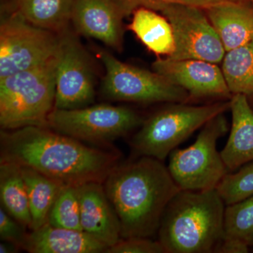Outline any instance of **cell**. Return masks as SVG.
Masks as SVG:
<instances>
[{"mask_svg": "<svg viewBox=\"0 0 253 253\" xmlns=\"http://www.w3.org/2000/svg\"><path fill=\"white\" fill-rule=\"evenodd\" d=\"M59 55L27 71L0 78V126L12 130L46 126L54 109Z\"/></svg>", "mask_w": 253, "mask_h": 253, "instance_id": "obj_4", "label": "cell"}, {"mask_svg": "<svg viewBox=\"0 0 253 253\" xmlns=\"http://www.w3.org/2000/svg\"><path fill=\"white\" fill-rule=\"evenodd\" d=\"M103 184L119 218L121 239L154 236L181 190L163 161L147 156L120 163Z\"/></svg>", "mask_w": 253, "mask_h": 253, "instance_id": "obj_2", "label": "cell"}, {"mask_svg": "<svg viewBox=\"0 0 253 253\" xmlns=\"http://www.w3.org/2000/svg\"><path fill=\"white\" fill-rule=\"evenodd\" d=\"M21 250L18 245L10 241H2L0 244V253H16Z\"/></svg>", "mask_w": 253, "mask_h": 253, "instance_id": "obj_29", "label": "cell"}, {"mask_svg": "<svg viewBox=\"0 0 253 253\" xmlns=\"http://www.w3.org/2000/svg\"><path fill=\"white\" fill-rule=\"evenodd\" d=\"M82 229L108 249L121 239V224L104 184L86 183L78 186Z\"/></svg>", "mask_w": 253, "mask_h": 253, "instance_id": "obj_14", "label": "cell"}, {"mask_svg": "<svg viewBox=\"0 0 253 253\" xmlns=\"http://www.w3.org/2000/svg\"><path fill=\"white\" fill-rule=\"evenodd\" d=\"M221 70L232 95L244 94L253 100V39L226 51Z\"/></svg>", "mask_w": 253, "mask_h": 253, "instance_id": "obj_23", "label": "cell"}, {"mask_svg": "<svg viewBox=\"0 0 253 253\" xmlns=\"http://www.w3.org/2000/svg\"><path fill=\"white\" fill-rule=\"evenodd\" d=\"M249 245L250 248L253 247V236H252V238H251V239H250Z\"/></svg>", "mask_w": 253, "mask_h": 253, "instance_id": "obj_30", "label": "cell"}, {"mask_svg": "<svg viewBox=\"0 0 253 253\" xmlns=\"http://www.w3.org/2000/svg\"><path fill=\"white\" fill-rule=\"evenodd\" d=\"M153 71L187 91L191 99L232 97L222 70L216 63L199 59L159 58L152 64Z\"/></svg>", "mask_w": 253, "mask_h": 253, "instance_id": "obj_12", "label": "cell"}, {"mask_svg": "<svg viewBox=\"0 0 253 253\" xmlns=\"http://www.w3.org/2000/svg\"><path fill=\"white\" fill-rule=\"evenodd\" d=\"M73 0H14L11 9L43 29L61 34L69 28Z\"/></svg>", "mask_w": 253, "mask_h": 253, "instance_id": "obj_19", "label": "cell"}, {"mask_svg": "<svg viewBox=\"0 0 253 253\" xmlns=\"http://www.w3.org/2000/svg\"><path fill=\"white\" fill-rule=\"evenodd\" d=\"M204 9L226 51L253 39V3L251 0L226 1Z\"/></svg>", "mask_w": 253, "mask_h": 253, "instance_id": "obj_16", "label": "cell"}, {"mask_svg": "<svg viewBox=\"0 0 253 253\" xmlns=\"http://www.w3.org/2000/svg\"><path fill=\"white\" fill-rule=\"evenodd\" d=\"M159 11L172 26L175 50L168 58L222 62L226 49L204 9L179 4L159 5Z\"/></svg>", "mask_w": 253, "mask_h": 253, "instance_id": "obj_10", "label": "cell"}, {"mask_svg": "<svg viewBox=\"0 0 253 253\" xmlns=\"http://www.w3.org/2000/svg\"><path fill=\"white\" fill-rule=\"evenodd\" d=\"M230 111V134L220 152L229 172L253 161V109L247 96L233 95Z\"/></svg>", "mask_w": 253, "mask_h": 253, "instance_id": "obj_17", "label": "cell"}, {"mask_svg": "<svg viewBox=\"0 0 253 253\" xmlns=\"http://www.w3.org/2000/svg\"><path fill=\"white\" fill-rule=\"evenodd\" d=\"M217 191L226 206L235 204L253 195V161L234 172H228Z\"/></svg>", "mask_w": 253, "mask_h": 253, "instance_id": "obj_25", "label": "cell"}, {"mask_svg": "<svg viewBox=\"0 0 253 253\" xmlns=\"http://www.w3.org/2000/svg\"><path fill=\"white\" fill-rule=\"evenodd\" d=\"M144 120L126 106L98 104L77 109H54L46 126L82 142L106 148L139 128Z\"/></svg>", "mask_w": 253, "mask_h": 253, "instance_id": "obj_7", "label": "cell"}, {"mask_svg": "<svg viewBox=\"0 0 253 253\" xmlns=\"http://www.w3.org/2000/svg\"><path fill=\"white\" fill-rule=\"evenodd\" d=\"M1 207L26 229H31L27 191L19 166L0 162Z\"/></svg>", "mask_w": 253, "mask_h": 253, "instance_id": "obj_22", "label": "cell"}, {"mask_svg": "<svg viewBox=\"0 0 253 253\" xmlns=\"http://www.w3.org/2000/svg\"><path fill=\"white\" fill-rule=\"evenodd\" d=\"M61 36L28 22L11 9L0 25V78L27 71L59 55Z\"/></svg>", "mask_w": 253, "mask_h": 253, "instance_id": "obj_8", "label": "cell"}, {"mask_svg": "<svg viewBox=\"0 0 253 253\" xmlns=\"http://www.w3.org/2000/svg\"><path fill=\"white\" fill-rule=\"evenodd\" d=\"M54 109L71 110L90 106L95 99L94 68L76 36L68 28L60 34Z\"/></svg>", "mask_w": 253, "mask_h": 253, "instance_id": "obj_11", "label": "cell"}, {"mask_svg": "<svg viewBox=\"0 0 253 253\" xmlns=\"http://www.w3.org/2000/svg\"><path fill=\"white\" fill-rule=\"evenodd\" d=\"M26 229L14 218L10 216L2 208H0V239L1 241L14 243L21 249L27 234Z\"/></svg>", "mask_w": 253, "mask_h": 253, "instance_id": "obj_28", "label": "cell"}, {"mask_svg": "<svg viewBox=\"0 0 253 253\" xmlns=\"http://www.w3.org/2000/svg\"><path fill=\"white\" fill-rule=\"evenodd\" d=\"M121 158L116 149L88 146L47 126L0 133V162L32 168L64 186L104 183Z\"/></svg>", "mask_w": 253, "mask_h": 253, "instance_id": "obj_1", "label": "cell"}, {"mask_svg": "<svg viewBox=\"0 0 253 253\" xmlns=\"http://www.w3.org/2000/svg\"><path fill=\"white\" fill-rule=\"evenodd\" d=\"M124 18L116 0H73L71 23L75 32L118 52L123 50Z\"/></svg>", "mask_w": 253, "mask_h": 253, "instance_id": "obj_13", "label": "cell"}, {"mask_svg": "<svg viewBox=\"0 0 253 253\" xmlns=\"http://www.w3.org/2000/svg\"><path fill=\"white\" fill-rule=\"evenodd\" d=\"M47 222L57 227L83 231L78 186L63 187L50 211Z\"/></svg>", "mask_w": 253, "mask_h": 253, "instance_id": "obj_24", "label": "cell"}, {"mask_svg": "<svg viewBox=\"0 0 253 253\" xmlns=\"http://www.w3.org/2000/svg\"><path fill=\"white\" fill-rule=\"evenodd\" d=\"M21 249L30 253H100L108 247L84 231L46 222L26 234Z\"/></svg>", "mask_w": 253, "mask_h": 253, "instance_id": "obj_15", "label": "cell"}, {"mask_svg": "<svg viewBox=\"0 0 253 253\" xmlns=\"http://www.w3.org/2000/svg\"><path fill=\"white\" fill-rule=\"evenodd\" d=\"M20 169L29 203L30 230H35L47 222L50 211L64 186L32 168L20 167Z\"/></svg>", "mask_w": 253, "mask_h": 253, "instance_id": "obj_21", "label": "cell"}, {"mask_svg": "<svg viewBox=\"0 0 253 253\" xmlns=\"http://www.w3.org/2000/svg\"><path fill=\"white\" fill-rule=\"evenodd\" d=\"M118 7L125 18L132 14L138 8L146 7L155 10L163 4H179L197 6L206 9L209 6L226 1L238 0H116Z\"/></svg>", "mask_w": 253, "mask_h": 253, "instance_id": "obj_26", "label": "cell"}, {"mask_svg": "<svg viewBox=\"0 0 253 253\" xmlns=\"http://www.w3.org/2000/svg\"><path fill=\"white\" fill-rule=\"evenodd\" d=\"M230 110V100L194 106L168 103L144 120L129 141L135 156L164 161L172 151L210 120Z\"/></svg>", "mask_w": 253, "mask_h": 253, "instance_id": "obj_5", "label": "cell"}, {"mask_svg": "<svg viewBox=\"0 0 253 253\" xmlns=\"http://www.w3.org/2000/svg\"><path fill=\"white\" fill-rule=\"evenodd\" d=\"M99 58L106 69L101 91L106 99L142 104L190 101L187 91L154 71L123 63L107 51Z\"/></svg>", "mask_w": 253, "mask_h": 253, "instance_id": "obj_9", "label": "cell"}, {"mask_svg": "<svg viewBox=\"0 0 253 253\" xmlns=\"http://www.w3.org/2000/svg\"><path fill=\"white\" fill-rule=\"evenodd\" d=\"M229 130L224 113L210 120L196 140L184 149L169 154L168 168L181 190L208 191L217 189L229 172L217 149V141Z\"/></svg>", "mask_w": 253, "mask_h": 253, "instance_id": "obj_6", "label": "cell"}, {"mask_svg": "<svg viewBox=\"0 0 253 253\" xmlns=\"http://www.w3.org/2000/svg\"><path fill=\"white\" fill-rule=\"evenodd\" d=\"M105 253H166V251L158 240L131 237L120 239L117 244L109 247Z\"/></svg>", "mask_w": 253, "mask_h": 253, "instance_id": "obj_27", "label": "cell"}, {"mask_svg": "<svg viewBox=\"0 0 253 253\" xmlns=\"http://www.w3.org/2000/svg\"><path fill=\"white\" fill-rule=\"evenodd\" d=\"M253 236V195L226 206L224 236L217 253H249Z\"/></svg>", "mask_w": 253, "mask_h": 253, "instance_id": "obj_20", "label": "cell"}, {"mask_svg": "<svg viewBox=\"0 0 253 253\" xmlns=\"http://www.w3.org/2000/svg\"><path fill=\"white\" fill-rule=\"evenodd\" d=\"M131 23L126 26L149 51L158 55L171 56L175 50L172 26L162 14L155 10L140 7L133 12Z\"/></svg>", "mask_w": 253, "mask_h": 253, "instance_id": "obj_18", "label": "cell"}, {"mask_svg": "<svg viewBox=\"0 0 253 253\" xmlns=\"http://www.w3.org/2000/svg\"><path fill=\"white\" fill-rule=\"evenodd\" d=\"M226 206L217 189L180 190L165 210L157 233L166 253H217Z\"/></svg>", "mask_w": 253, "mask_h": 253, "instance_id": "obj_3", "label": "cell"}]
</instances>
